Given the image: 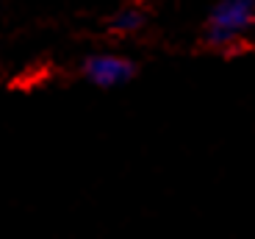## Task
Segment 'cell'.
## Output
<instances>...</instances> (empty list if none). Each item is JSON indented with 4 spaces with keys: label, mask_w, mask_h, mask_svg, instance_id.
<instances>
[{
    "label": "cell",
    "mask_w": 255,
    "mask_h": 239,
    "mask_svg": "<svg viewBox=\"0 0 255 239\" xmlns=\"http://www.w3.org/2000/svg\"><path fill=\"white\" fill-rule=\"evenodd\" d=\"M253 28H255V0H219L208 14L205 42L217 50H230Z\"/></svg>",
    "instance_id": "1"
},
{
    "label": "cell",
    "mask_w": 255,
    "mask_h": 239,
    "mask_svg": "<svg viewBox=\"0 0 255 239\" xmlns=\"http://www.w3.org/2000/svg\"><path fill=\"white\" fill-rule=\"evenodd\" d=\"M133 75H136V64L125 56L97 53V56H89L83 61V78H86L92 86H100V89L125 86Z\"/></svg>",
    "instance_id": "2"
},
{
    "label": "cell",
    "mask_w": 255,
    "mask_h": 239,
    "mask_svg": "<svg viewBox=\"0 0 255 239\" xmlns=\"http://www.w3.org/2000/svg\"><path fill=\"white\" fill-rule=\"evenodd\" d=\"M144 19L147 17H144V11H141V8L128 6V8H122V11L111 19V28H114L117 33H136V31H141V28H144Z\"/></svg>",
    "instance_id": "3"
}]
</instances>
